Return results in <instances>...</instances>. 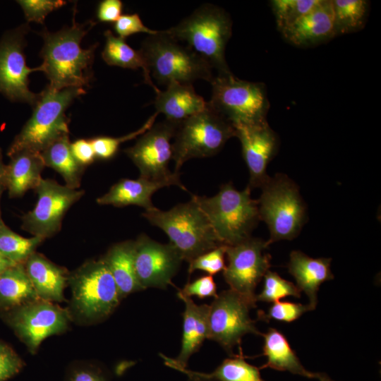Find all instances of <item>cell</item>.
<instances>
[{"instance_id":"38","label":"cell","mask_w":381,"mask_h":381,"mask_svg":"<svg viewBox=\"0 0 381 381\" xmlns=\"http://www.w3.org/2000/svg\"><path fill=\"white\" fill-rule=\"evenodd\" d=\"M226 245H221L211 250L202 253L189 262L188 273L195 270L203 271L214 275L223 272L225 265Z\"/></svg>"},{"instance_id":"36","label":"cell","mask_w":381,"mask_h":381,"mask_svg":"<svg viewBox=\"0 0 381 381\" xmlns=\"http://www.w3.org/2000/svg\"><path fill=\"white\" fill-rule=\"evenodd\" d=\"M157 115L158 114L155 112L139 129L124 136L119 138L100 136L90 139L96 158L102 159L112 158L122 143L141 135L151 128L155 123Z\"/></svg>"},{"instance_id":"4","label":"cell","mask_w":381,"mask_h":381,"mask_svg":"<svg viewBox=\"0 0 381 381\" xmlns=\"http://www.w3.org/2000/svg\"><path fill=\"white\" fill-rule=\"evenodd\" d=\"M150 223L162 229L169 243L183 260L191 261L198 255L221 245L209 220L193 200L180 203L167 211L156 207L143 213Z\"/></svg>"},{"instance_id":"2","label":"cell","mask_w":381,"mask_h":381,"mask_svg":"<svg viewBox=\"0 0 381 381\" xmlns=\"http://www.w3.org/2000/svg\"><path fill=\"white\" fill-rule=\"evenodd\" d=\"M250 192L248 186L238 190L229 182L222 185L212 197L193 195L191 199L204 212L221 243L233 246L251 237L260 221L258 202Z\"/></svg>"},{"instance_id":"29","label":"cell","mask_w":381,"mask_h":381,"mask_svg":"<svg viewBox=\"0 0 381 381\" xmlns=\"http://www.w3.org/2000/svg\"><path fill=\"white\" fill-rule=\"evenodd\" d=\"M40 154L45 167L57 171L63 177L66 186L74 189L79 188L84 167L72 154L68 134L54 140Z\"/></svg>"},{"instance_id":"26","label":"cell","mask_w":381,"mask_h":381,"mask_svg":"<svg viewBox=\"0 0 381 381\" xmlns=\"http://www.w3.org/2000/svg\"><path fill=\"white\" fill-rule=\"evenodd\" d=\"M262 336L264 338L262 355L267 357V362L259 368L260 370L270 368L310 379L315 378V373L304 368L286 337L281 332L274 328H269Z\"/></svg>"},{"instance_id":"50","label":"cell","mask_w":381,"mask_h":381,"mask_svg":"<svg viewBox=\"0 0 381 381\" xmlns=\"http://www.w3.org/2000/svg\"><path fill=\"white\" fill-rule=\"evenodd\" d=\"M4 186V185L3 183H0V196H1V191L3 190V187ZM4 224L2 219H1V213H0V225Z\"/></svg>"},{"instance_id":"21","label":"cell","mask_w":381,"mask_h":381,"mask_svg":"<svg viewBox=\"0 0 381 381\" xmlns=\"http://www.w3.org/2000/svg\"><path fill=\"white\" fill-rule=\"evenodd\" d=\"M332 258H313L301 250H293L289 255V272L296 282V286L304 291L309 299V306L315 310L318 304V292L325 282L334 279L331 272Z\"/></svg>"},{"instance_id":"32","label":"cell","mask_w":381,"mask_h":381,"mask_svg":"<svg viewBox=\"0 0 381 381\" xmlns=\"http://www.w3.org/2000/svg\"><path fill=\"white\" fill-rule=\"evenodd\" d=\"M44 240L38 236L23 237L4 224L0 225V253L14 264H24Z\"/></svg>"},{"instance_id":"46","label":"cell","mask_w":381,"mask_h":381,"mask_svg":"<svg viewBox=\"0 0 381 381\" xmlns=\"http://www.w3.org/2000/svg\"><path fill=\"white\" fill-rule=\"evenodd\" d=\"M175 370L186 374L188 376V381H216L199 377L195 375L192 370H188L186 368H176Z\"/></svg>"},{"instance_id":"24","label":"cell","mask_w":381,"mask_h":381,"mask_svg":"<svg viewBox=\"0 0 381 381\" xmlns=\"http://www.w3.org/2000/svg\"><path fill=\"white\" fill-rule=\"evenodd\" d=\"M24 266L39 298L53 303L64 300V289L68 275L64 268L36 252L28 258Z\"/></svg>"},{"instance_id":"19","label":"cell","mask_w":381,"mask_h":381,"mask_svg":"<svg viewBox=\"0 0 381 381\" xmlns=\"http://www.w3.org/2000/svg\"><path fill=\"white\" fill-rule=\"evenodd\" d=\"M282 34L289 43L303 47L315 46L335 37L332 0H318L308 12Z\"/></svg>"},{"instance_id":"18","label":"cell","mask_w":381,"mask_h":381,"mask_svg":"<svg viewBox=\"0 0 381 381\" xmlns=\"http://www.w3.org/2000/svg\"><path fill=\"white\" fill-rule=\"evenodd\" d=\"M23 47L21 32L6 37L0 44V92L11 99L34 105L39 94L29 90L28 75L40 68L27 66Z\"/></svg>"},{"instance_id":"1","label":"cell","mask_w":381,"mask_h":381,"mask_svg":"<svg viewBox=\"0 0 381 381\" xmlns=\"http://www.w3.org/2000/svg\"><path fill=\"white\" fill-rule=\"evenodd\" d=\"M87 24H79L73 20L71 27L57 32L41 33L43 62L39 67L50 82L48 87L62 90L87 85L92 78L91 66L97 44L88 49L81 47V41L91 28H87Z\"/></svg>"},{"instance_id":"14","label":"cell","mask_w":381,"mask_h":381,"mask_svg":"<svg viewBox=\"0 0 381 381\" xmlns=\"http://www.w3.org/2000/svg\"><path fill=\"white\" fill-rule=\"evenodd\" d=\"M250 305L239 294L228 289L222 291L209 306V338L232 353L246 334L262 335L249 315Z\"/></svg>"},{"instance_id":"31","label":"cell","mask_w":381,"mask_h":381,"mask_svg":"<svg viewBox=\"0 0 381 381\" xmlns=\"http://www.w3.org/2000/svg\"><path fill=\"white\" fill-rule=\"evenodd\" d=\"M334 34L337 35L358 32L365 26L369 2L365 0H332Z\"/></svg>"},{"instance_id":"39","label":"cell","mask_w":381,"mask_h":381,"mask_svg":"<svg viewBox=\"0 0 381 381\" xmlns=\"http://www.w3.org/2000/svg\"><path fill=\"white\" fill-rule=\"evenodd\" d=\"M18 2L27 20L39 23H43L49 13L66 4V1L61 0H20Z\"/></svg>"},{"instance_id":"16","label":"cell","mask_w":381,"mask_h":381,"mask_svg":"<svg viewBox=\"0 0 381 381\" xmlns=\"http://www.w3.org/2000/svg\"><path fill=\"white\" fill-rule=\"evenodd\" d=\"M183 259L169 243H160L146 234L134 241L133 262L142 289H166L177 273Z\"/></svg>"},{"instance_id":"15","label":"cell","mask_w":381,"mask_h":381,"mask_svg":"<svg viewBox=\"0 0 381 381\" xmlns=\"http://www.w3.org/2000/svg\"><path fill=\"white\" fill-rule=\"evenodd\" d=\"M12 310L8 322L31 352L46 338L64 332L70 320L65 309L42 299Z\"/></svg>"},{"instance_id":"9","label":"cell","mask_w":381,"mask_h":381,"mask_svg":"<svg viewBox=\"0 0 381 381\" xmlns=\"http://www.w3.org/2000/svg\"><path fill=\"white\" fill-rule=\"evenodd\" d=\"M236 137L233 125L222 116L206 109L178 123L172 143L176 173L190 159L217 155L230 138Z\"/></svg>"},{"instance_id":"8","label":"cell","mask_w":381,"mask_h":381,"mask_svg":"<svg viewBox=\"0 0 381 381\" xmlns=\"http://www.w3.org/2000/svg\"><path fill=\"white\" fill-rule=\"evenodd\" d=\"M208 106L234 127L267 121L270 108L266 86L238 79L232 73L214 76Z\"/></svg>"},{"instance_id":"43","label":"cell","mask_w":381,"mask_h":381,"mask_svg":"<svg viewBox=\"0 0 381 381\" xmlns=\"http://www.w3.org/2000/svg\"><path fill=\"white\" fill-rule=\"evenodd\" d=\"M72 154L76 161L85 167L96 158L90 140L79 139L71 143Z\"/></svg>"},{"instance_id":"34","label":"cell","mask_w":381,"mask_h":381,"mask_svg":"<svg viewBox=\"0 0 381 381\" xmlns=\"http://www.w3.org/2000/svg\"><path fill=\"white\" fill-rule=\"evenodd\" d=\"M318 1V0L272 1V9L278 30L282 32L289 28L308 12Z\"/></svg>"},{"instance_id":"22","label":"cell","mask_w":381,"mask_h":381,"mask_svg":"<svg viewBox=\"0 0 381 381\" xmlns=\"http://www.w3.org/2000/svg\"><path fill=\"white\" fill-rule=\"evenodd\" d=\"M156 95V112L163 114L165 119L175 123H180L207 107V102L196 93L193 84L172 82L165 90H159Z\"/></svg>"},{"instance_id":"35","label":"cell","mask_w":381,"mask_h":381,"mask_svg":"<svg viewBox=\"0 0 381 381\" xmlns=\"http://www.w3.org/2000/svg\"><path fill=\"white\" fill-rule=\"evenodd\" d=\"M301 291L292 282L281 277L270 270L263 277L261 292L255 296L256 301L277 302L286 296L301 297Z\"/></svg>"},{"instance_id":"25","label":"cell","mask_w":381,"mask_h":381,"mask_svg":"<svg viewBox=\"0 0 381 381\" xmlns=\"http://www.w3.org/2000/svg\"><path fill=\"white\" fill-rule=\"evenodd\" d=\"M6 166L4 186L11 198L23 195L28 190L35 189L45 167L40 152L23 150L12 155Z\"/></svg>"},{"instance_id":"10","label":"cell","mask_w":381,"mask_h":381,"mask_svg":"<svg viewBox=\"0 0 381 381\" xmlns=\"http://www.w3.org/2000/svg\"><path fill=\"white\" fill-rule=\"evenodd\" d=\"M73 307L87 321L109 316L121 298L114 278L102 258L83 264L68 275Z\"/></svg>"},{"instance_id":"27","label":"cell","mask_w":381,"mask_h":381,"mask_svg":"<svg viewBox=\"0 0 381 381\" xmlns=\"http://www.w3.org/2000/svg\"><path fill=\"white\" fill-rule=\"evenodd\" d=\"M133 248L134 241L117 243L102 258L114 278L121 300L143 290L135 275Z\"/></svg>"},{"instance_id":"5","label":"cell","mask_w":381,"mask_h":381,"mask_svg":"<svg viewBox=\"0 0 381 381\" xmlns=\"http://www.w3.org/2000/svg\"><path fill=\"white\" fill-rule=\"evenodd\" d=\"M140 50L150 73L159 84H193L199 79L211 83L214 78L212 68L202 57L165 30L149 35Z\"/></svg>"},{"instance_id":"37","label":"cell","mask_w":381,"mask_h":381,"mask_svg":"<svg viewBox=\"0 0 381 381\" xmlns=\"http://www.w3.org/2000/svg\"><path fill=\"white\" fill-rule=\"evenodd\" d=\"M313 310L308 305L291 302L280 301L274 302L265 313L262 310L258 312V318L265 322L274 320L279 322H291L298 319L303 313Z\"/></svg>"},{"instance_id":"42","label":"cell","mask_w":381,"mask_h":381,"mask_svg":"<svg viewBox=\"0 0 381 381\" xmlns=\"http://www.w3.org/2000/svg\"><path fill=\"white\" fill-rule=\"evenodd\" d=\"M187 297L197 296L199 298L217 296V285L211 275L201 277L192 282L186 284L179 291Z\"/></svg>"},{"instance_id":"20","label":"cell","mask_w":381,"mask_h":381,"mask_svg":"<svg viewBox=\"0 0 381 381\" xmlns=\"http://www.w3.org/2000/svg\"><path fill=\"white\" fill-rule=\"evenodd\" d=\"M177 296L185 306L181 351L174 359L162 356L164 363L174 369L186 368L190 357L199 350L205 339L209 338V305H197L191 298L183 296L179 291Z\"/></svg>"},{"instance_id":"28","label":"cell","mask_w":381,"mask_h":381,"mask_svg":"<svg viewBox=\"0 0 381 381\" xmlns=\"http://www.w3.org/2000/svg\"><path fill=\"white\" fill-rule=\"evenodd\" d=\"M39 298L24 264H17L0 275V308L12 310Z\"/></svg>"},{"instance_id":"47","label":"cell","mask_w":381,"mask_h":381,"mask_svg":"<svg viewBox=\"0 0 381 381\" xmlns=\"http://www.w3.org/2000/svg\"><path fill=\"white\" fill-rule=\"evenodd\" d=\"M17 265L14 264L0 253V275L8 268Z\"/></svg>"},{"instance_id":"49","label":"cell","mask_w":381,"mask_h":381,"mask_svg":"<svg viewBox=\"0 0 381 381\" xmlns=\"http://www.w3.org/2000/svg\"><path fill=\"white\" fill-rule=\"evenodd\" d=\"M315 378L320 381H334L325 373H315Z\"/></svg>"},{"instance_id":"12","label":"cell","mask_w":381,"mask_h":381,"mask_svg":"<svg viewBox=\"0 0 381 381\" xmlns=\"http://www.w3.org/2000/svg\"><path fill=\"white\" fill-rule=\"evenodd\" d=\"M179 123L167 119L154 123L140 135L135 145L124 150L138 167L140 176L157 181H169L187 191L180 181L179 173L171 172L172 143Z\"/></svg>"},{"instance_id":"30","label":"cell","mask_w":381,"mask_h":381,"mask_svg":"<svg viewBox=\"0 0 381 381\" xmlns=\"http://www.w3.org/2000/svg\"><path fill=\"white\" fill-rule=\"evenodd\" d=\"M104 36L106 42L102 52L103 60L109 66L131 69L141 68L145 83L151 86L157 93L159 90L151 80L150 71L140 50H135L126 42L124 39L115 36L111 30H107Z\"/></svg>"},{"instance_id":"48","label":"cell","mask_w":381,"mask_h":381,"mask_svg":"<svg viewBox=\"0 0 381 381\" xmlns=\"http://www.w3.org/2000/svg\"><path fill=\"white\" fill-rule=\"evenodd\" d=\"M6 166L3 164L0 155V183L4 185Z\"/></svg>"},{"instance_id":"6","label":"cell","mask_w":381,"mask_h":381,"mask_svg":"<svg viewBox=\"0 0 381 381\" xmlns=\"http://www.w3.org/2000/svg\"><path fill=\"white\" fill-rule=\"evenodd\" d=\"M84 93V89L79 87H47L39 94L31 117L14 139L8 155L11 157L23 150L41 152L56 139L68 135L66 110L75 98Z\"/></svg>"},{"instance_id":"13","label":"cell","mask_w":381,"mask_h":381,"mask_svg":"<svg viewBox=\"0 0 381 381\" xmlns=\"http://www.w3.org/2000/svg\"><path fill=\"white\" fill-rule=\"evenodd\" d=\"M34 190L37 195V202L23 216L22 228L33 236L45 239L60 230L65 214L83 197L84 191L49 179H42Z\"/></svg>"},{"instance_id":"23","label":"cell","mask_w":381,"mask_h":381,"mask_svg":"<svg viewBox=\"0 0 381 381\" xmlns=\"http://www.w3.org/2000/svg\"><path fill=\"white\" fill-rule=\"evenodd\" d=\"M175 186L169 181H157L139 177L136 179H123L113 185L109 191L97 199L99 205H111L121 207L137 205L145 211L154 209L152 195L162 188Z\"/></svg>"},{"instance_id":"7","label":"cell","mask_w":381,"mask_h":381,"mask_svg":"<svg viewBox=\"0 0 381 381\" xmlns=\"http://www.w3.org/2000/svg\"><path fill=\"white\" fill-rule=\"evenodd\" d=\"M257 200L260 220L265 222L273 242L295 238L307 219V207L298 186L286 174L278 173L260 188Z\"/></svg>"},{"instance_id":"40","label":"cell","mask_w":381,"mask_h":381,"mask_svg":"<svg viewBox=\"0 0 381 381\" xmlns=\"http://www.w3.org/2000/svg\"><path fill=\"white\" fill-rule=\"evenodd\" d=\"M114 29L118 37L124 40L136 33L143 32L151 35L157 34L159 31L146 27L137 13L121 15L114 22Z\"/></svg>"},{"instance_id":"45","label":"cell","mask_w":381,"mask_h":381,"mask_svg":"<svg viewBox=\"0 0 381 381\" xmlns=\"http://www.w3.org/2000/svg\"><path fill=\"white\" fill-rule=\"evenodd\" d=\"M66 381H107L102 371L90 365L73 367L68 373Z\"/></svg>"},{"instance_id":"17","label":"cell","mask_w":381,"mask_h":381,"mask_svg":"<svg viewBox=\"0 0 381 381\" xmlns=\"http://www.w3.org/2000/svg\"><path fill=\"white\" fill-rule=\"evenodd\" d=\"M241 145L242 155L249 171L248 186L261 188L269 176L267 168L279 148V138L267 121L234 127Z\"/></svg>"},{"instance_id":"3","label":"cell","mask_w":381,"mask_h":381,"mask_svg":"<svg viewBox=\"0 0 381 381\" xmlns=\"http://www.w3.org/2000/svg\"><path fill=\"white\" fill-rule=\"evenodd\" d=\"M165 32L202 57L217 75L231 73L225 49L231 36L232 22L222 8L205 4Z\"/></svg>"},{"instance_id":"11","label":"cell","mask_w":381,"mask_h":381,"mask_svg":"<svg viewBox=\"0 0 381 381\" xmlns=\"http://www.w3.org/2000/svg\"><path fill=\"white\" fill-rule=\"evenodd\" d=\"M269 246L267 241L252 236L226 246L228 264L223 270L224 280L253 308L256 307L255 289L271 266L272 257L266 252Z\"/></svg>"},{"instance_id":"33","label":"cell","mask_w":381,"mask_h":381,"mask_svg":"<svg viewBox=\"0 0 381 381\" xmlns=\"http://www.w3.org/2000/svg\"><path fill=\"white\" fill-rule=\"evenodd\" d=\"M193 373L199 377L216 381H265L259 368L247 363L242 355L224 359L212 373Z\"/></svg>"},{"instance_id":"44","label":"cell","mask_w":381,"mask_h":381,"mask_svg":"<svg viewBox=\"0 0 381 381\" xmlns=\"http://www.w3.org/2000/svg\"><path fill=\"white\" fill-rule=\"evenodd\" d=\"M123 3L119 0H104L97 7V17L101 22H116L121 16Z\"/></svg>"},{"instance_id":"41","label":"cell","mask_w":381,"mask_h":381,"mask_svg":"<svg viewBox=\"0 0 381 381\" xmlns=\"http://www.w3.org/2000/svg\"><path fill=\"white\" fill-rule=\"evenodd\" d=\"M24 366L19 356L8 345L0 341V381L18 374Z\"/></svg>"}]
</instances>
